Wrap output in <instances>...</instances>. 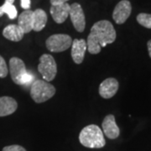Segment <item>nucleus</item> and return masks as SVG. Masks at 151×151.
Returning <instances> with one entry per match:
<instances>
[{
  "mask_svg": "<svg viewBox=\"0 0 151 151\" xmlns=\"http://www.w3.org/2000/svg\"><path fill=\"white\" fill-rule=\"evenodd\" d=\"M116 37V30L111 22L100 20L95 23L92 25L86 40V46L89 53L92 55L98 54L102 47L113 43Z\"/></svg>",
  "mask_w": 151,
  "mask_h": 151,
  "instance_id": "1",
  "label": "nucleus"
},
{
  "mask_svg": "<svg viewBox=\"0 0 151 151\" xmlns=\"http://www.w3.org/2000/svg\"><path fill=\"white\" fill-rule=\"evenodd\" d=\"M79 141L81 145L89 149H101L106 145L103 131L96 124L83 128L79 134Z\"/></svg>",
  "mask_w": 151,
  "mask_h": 151,
  "instance_id": "2",
  "label": "nucleus"
},
{
  "mask_svg": "<svg viewBox=\"0 0 151 151\" xmlns=\"http://www.w3.org/2000/svg\"><path fill=\"white\" fill-rule=\"evenodd\" d=\"M9 72L13 81L20 86H28L34 80V76L28 72L24 62L18 57H12L9 60Z\"/></svg>",
  "mask_w": 151,
  "mask_h": 151,
  "instance_id": "3",
  "label": "nucleus"
},
{
  "mask_svg": "<svg viewBox=\"0 0 151 151\" xmlns=\"http://www.w3.org/2000/svg\"><path fill=\"white\" fill-rule=\"evenodd\" d=\"M55 94V86L45 80H36L31 85L30 96L35 103H45L50 99Z\"/></svg>",
  "mask_w": 151,
  "mask_h": 151,
  "instance_id": "4",
  "label": "nucleus"
},
{
  "mask_svg": "<svg viewBox=\"0 0 151 151\" xmlns=\"http://www.w3.org/2000/svg\"><path fill=\"white\" fill-rule=\"evenodd\" d=\"M38 70L41 74L45 81H53L57 73V66L54 57L51 55L44 54L40 57Z\"/></svg>",
  "mask_w": 151,
  "mask_h": 151,
  "instance_id": "5",
  "label": "nucleus"
},
{
  "mask_svg": "<svg viewBox=\"0 0 151 151\" xmlns=\"http://www.w3.org/2000/svg\"><path fill=\"white\" fill-rule=\"evenodd\" d=\"M72 40H73L68 35L55 34L50 36L46 40L45 45H46V48L50 52L59 53L69 49V47L71 46Z\"/></svg>",
  "mask_w": 151,
  "mask_h": 151,
  "instance_id": "6",
  "label": "nucleus"
},
{
  "mask_svg": "<svg viewBox=\"0 0 151 151\" xmlns=\"http://www.w3.org/2000/svg\"><path fill=\"white\" fill-rule=\"evenodd\" d=\"M69 15L76 30L78 32H83L86 27V19L81 6L77 3L70 5Z\"/></svg>",
  "mask_w": 151,
  "mask_h": 151,
  "instance_id": "7",
  "label": "nucleus"
},
{
  "mask_svg": "<svg viewBox=\"0 0 151 151\" xmlns=\"http://www.w3.org/2000/svg\"><path fill=\"white\" fill-rule=\"evenodd\" d=\"M132 6L129 0H122L115 6L113 12V19L116 24H123L131 14Z\"/></svg>",
  "mask_w": 151,
  "mask_h": 151,
  "instance_id": "8",
  "label": "nucleus"
},
{
  "mask_svg": "<svg viewBox=\"0 0 151 151\" xmlns=\"http://www.w3.org/2000/svg\"><path fill=\"white\" fill-rule=\"evenodd\" d=\"M103 134H105L110 139H117L120 134V130L116 124L115 117L113 114L107 115L102 123Z\"/></svg>",
  "mask_w": 151,
  "mask_h": 151,
  "instance_id": "9",
  "label": "nucleus"
},
{
  "mask_svg": "<svg viewBox=\"0 0 151 151\" xmlns=\"http://www.w3.org/2000/svg\"><path fill=\"white\" fill-rule=\"evenodd\" d=\"M119 81L113 77L107 78L99 86V94L104 99H109L117 93L119 90Z\"/></svg>",
  "mask_w": 151,
  "mask_h": 151,
  "instance_id": "10",
  "label": "nucleus"
},
{
  "mask_svg": "<svg viewBox=\"0 0 151 151\" xmlns=\"http://www.w3.org/2000/svg\"><path fill=\"white\" fill-rule=\"evenodd\" d=\"M71 57L76 64L82 63L86 49V41L83 39H76L72 40L71 44Z\"/></svg>",
  "mask_w": 151,
  "mask_h": 151,
  "instance_id": "11",
  "label": "nucleus"
},
{
  "mask_svg": "<svg viewBox=\"0 0 151 151\" xmlns=\"http://www.w3.org/2000/svg\"><path fill=\"white\" fill-rule=\"evenodd\" d=\"M50 12L55 23L62 24L69 16L70 5L67 3L58 4V5H52L50 7Z\"/></svg>",
  "mask_w": 151,
  "mask_h": 151,
  "instance_id": "12",
  "label": "nucleus"
},
{
  "mask_svg": "<svg viewBox=\"0 0 151 151\" xmlns=\"http://www.w3.org/2000/svg\"><path fill=\"white\" fill-rule=\"evenodd\" d=\"M18 103L16 100L11 97H0V117L11 115L17 110Z\"/></svg>",
  "mask_w": 151,
  "mask_h": 151,
  "instance_id": "13",
  "label": "nucleus"
},
{
  "mask_svg": "<svg viewBox=\"0 0 151 151\" xmlns=\"http://www.w3.org/2000/svg\"><path fill=\"white\" fill-rule=\"evenodd\" d=\"M24 33L18 24H9L3 30V35L4 38L14 42L20 41L24 37Z\"/></svg>",
  "mask_w": 151,
  "mask_h": 151,
  "instance_id": "14",
  "label": "nucleus"
},
{
  "mask_svg": "<svg viewBox=\"0 0 151 151\" xmlns=\"http://www.w3.org/2000/svg\"><path fill=\"white\" fill-rule=\"evenodd\" d=\"M18 25L24 34L33 30V11L30 9L24 11L18 18Z\"/></svg>",
  "mask_w": 151,
  "mask_h": 151,
  "instance_id": "15",
  "label": "nucleus"
},
{
  "mask_svg": "<svg viewBox=\"0 0 151 151\" xmlns=\"http://www.w3.org/2000/svg\"><path fill=\"white\" fill-rule=\"evenodd\" d=\"M47 23V14L40 9L33 11V30L39 32L45 27Z\"/></svg>",
  "mask_w": 151,
  "mask_h": 151,
  "instance_id": "16",
  "label": "nucleus"
},
{
  "mask_svg": "<svg viewBox=\"0 0 151 151\" xmlns=\"http://www.w3.org/2000/svg\"><path fill=\"white\" fill-rule=\"evenodd\" d=\"M14 0H5L4 4L0 7V17L6 14L10 19H14L18 15L15 6L14 5Z\"/></svg>",
  "mask_w": 151,
  "mask_h": 151,
  "instance_id": "17",
  "label": "nucleus"
},
{
  "mask_svg": "<svg viewBox=\"0 0 151 151\" xmlns=\"http://www.w3.org/2000/svg\"><path fill=\"white\" fill-rule=\"evenodd\" d=\"M137 21L143 27L151 29V14L141 13L137 16Z\"/></svg>",
  "mask_w": 151,
  "mask_h": 151,
  "instance_id": "18",
  "label": "nucleus"
},
{
  "mask_svg": "<svg viewBox=\"0 0 151 151\" xmlns=\"http://www.w3.org/2000/svg\"><path fill=\"white\" fill-rule=\"evenodd\" d=\"M8 72H9V70H8L5 60L0 55V78L6 77L8 75Z\"/></svg>",
  "mask_w": 151,
  "mask_h": 151,
  "instance_id": "19",
  "label": "nucleus"
},
{
  "mask_svg": "<svg viewBox=\"0 0 151 151\" xmlns=\"http://www.w3.org/2000/svg\"><path fill=\"white\" fill-rule=\"evenodd\" d=\"M2 151H26V150L20 145H13L5 146Z\"/></svg>",
  "mask_w": 151,
  "mask_h": 151,
  "instance_id": "20",
  "label": "nucleus"
},
{
  "mask_svg": "<svg viewBox=\"0 0 151 151\" xmlns=\"http://www.w3.org/2000/svg\"><path fill=\"white\" fill-rule=\"evenodd\" d=\"M21 7L24 10L30 9V0H20Z\"/></svg>",
  "mask_w": 151,
  "mask_h": 151,
  "instance_id": "21",
  "label": "nucleus"
},
{
  "mask_svg": "<svg viewBox=\"0 0 151 151\" xmlns=\"http://www.w3.org/2000/svg\"><path fill=\"white\" fill-rule=\"evenodd\" d=\"M69 0H50V4L51 5H58V4H65Z\"/></svg>",
  "mask_w": 151,
  "mask_h": 151,
  "instance_id": "22",
  "label": "nucleus"
},
{
  "mask_svg": "<svg viewBox=\"0 0 151 151\" xmlns=\"http://www.w3.org/2000/svg\"><path fill=\"white\" fill-rule=\"evenodd\" d=\"M147 47H148V51H149V55L151 58V40H150L147 43Z\"/></svg>",
  "mask_w": 151,
  "mask_h": 151,
  "instance_id": "23",
  "label": "nucleus"
}]
</instances>
